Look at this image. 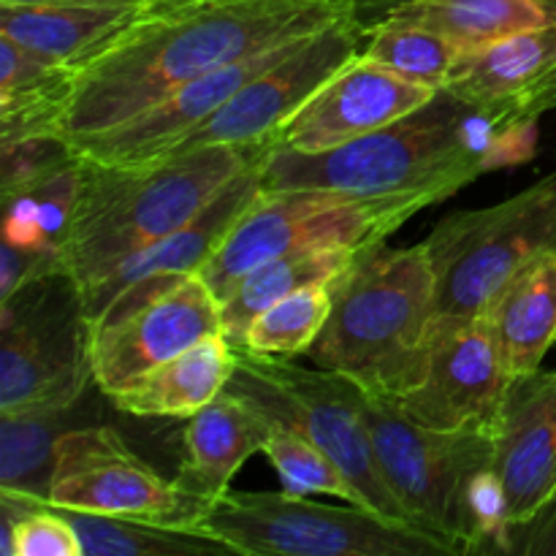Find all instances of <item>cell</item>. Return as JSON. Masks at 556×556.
<instances>
[{
  "label": "cell",
  "mask_w": 556,
  "mask_h": 556,
  "mask_svg": "<svg viewBox=\"0 0 556 556\" xmlns=\"http://www.w3.org/2000/svg\"><path fill=\"white\" fill-rule=\"evenodd\" d=\"M269 152L255 157L248 168L237 174L204 210L195 217H190L179 231L168 233L161 242L150 244L147 250L136 253L134 258L125 261L119 269H114L106 280L98 282L90 291L79 293L81 299V313H85L87 324L101 318L103 309L125 291V288L136 286L141 280H150V277H163V275H199L206 264H210L212 255L217 253V248L223 244V239L228 237V231L233 228V223L242 217V212L253 204L255 195L261 193V172H264V163Z\"/></svg>",
  "instance_id": "obj_18"
},
{
  "label": "cell",
  "mask_w": 556,
  "mask_h": 556,
  "mask_svg": "<svg viewBox=\"0 0 556 556\" xmlns=\"http://www.w3.org/2000/svg\"><path fill=\"white\" fill-rule=\"evenodd\" d=\"M74 157V147L60 136H27V139L0 144V193L38 182Z\"/></svg>",
  "instance_id": "obj_31"
},
{
  "label": "cell",
  "mask_w": 556,
  "mask_h": 556,
  "mask_svg": "<svg viewBox=\"0 0 556 556\" xmlns=\"http://www.w3.org/2000/svg\"><path fill=\"white\" fill-rule=\"evenodd\" d=\"M60 253H36V250H22L14 244H0V304L9 302L16 291H22L30 282L41 277L58 275Z\"/></svg>",
  "instance_id": "obj_32"
},
{
  "label": "cell",
  "mask_w": 556,
  "mask_h": 556,
  "mask_svg": "<svg viewBox=\"0 0 556 556\" xmlns=\"http://www.w3.org/2000/svg\"><path fill=\"white\" fill-rule=\"evenodd\" d=\"M74 407L0 413V489L47 500L60 440L76 429Z\"/></svg>",
  "instance_id": "obj_24"
},
{
  "label": "cell",
  "mask_w": 556,
  "mask_h": 556,
  "mask_svg": "<svg viewBox=\"0 0 556 556\" xmlns=\"http://www.w3.org/2000/svg\"><path fill=\"white\" fill-rule=\"evenodd\" d=\"M261 454L271 462L286 492L331 494V497H340L345 503L369 510L367 500L358 492L356 483L337 467V462L329 454H324L318 445L309 443L296 429L275 421Z\"/></svg>",
  "instance_id": "obj_29"
},
{
  "label": "cell",
  "mask_w": 556,
  "mask_h": 556,
  "mask_svg": "<svg viewBox=\"0 0 556 556\" xmlns=\"http://www.w3.org/2000/svg\"><path fill=\"white\" fill-rule=\"evenodd\" d=\"M271 421L244 396L223 389L210 405L188 418L182 443L185 459L174 476L182 492L215 503L231 492V481L244 462L264 451Z\"/></svg>",
  "instance_id": "obj_19"
},
{
  "label": "cell",
  "mask_w": 556,
  "mask_h": 556,
  "mask_svg": "<svg viewBox=\"0 0 556 556\" xmlns=\"http://www.w3.org/2000/svg\"><path fill=\"white\" fill-rule=\"evenodd\" d=\"M79 155L38 182L3 193V242L36 253H60L76 195H79Z\"/></svg>",
  "instance_id": "obj_26"
},
{
  "label": "cell",
  "mask_w": 556,
  "mask_h": 556,
  "mask_svg": "<svg viewBox=\"0 0 556 556\" xmlns=\"http://www.w3.org/2000/svg\"><path fill=\"white\" fill-rule=\"evenodd\" d=\"M271 147L206 144L139 166L81 163L79 195L60 242L63 275L85 293L150 244L179 231Z\"/></svg>",
  "instance_id": "obj_3"
},
{
  "label": "cell",
  "mask_w": 556,
  "mask_h": 556,
  "mask_svg": "<svg viewBox=\"0 0 556 556\" xmlns=\"http://www.w3.org/2000/svg\"><path fill=\"white\" fill-rule=\"evenodd\" d=\"M367 38L369 20L362 9L309 33L286 58L250 79L206 123L190 130L168 155L206 144H228L239 150L269 147L288 119L315 96V90L364 52Z\"/></svg>",
  "instance_id": "obj_13"
},
{
  "label": "cell",
  "mask_w": 556,
  "mask_h": 556,
  "mask_svg": "<svg viewBox=\"0 0 556 556\" xmlns=\"http://www.w3.org/2000/svg\"><path fill=\"white\" fill-rule=\"evenodd\" d=\"M210 334H223L220 302L199 275L136 282L87 324L92 383L103 396L119 394Z\"/></svg>",
  "instance_id": "obj_11"
},
{
  "label": "cell",
  "mask_w": 556,
  "mask_h": 556,
  "mask_svg": "<svg viewBox=\"0 0 556 556\" xmlns=\"http://www.w3.org/2000/svg\"><path fill=\"white\" fill-rule=\"evenodd\" d=\"M364 250V248H362ZM356 248H315V250H293L266 264L255 266L253 271L237 282L226 302L220 304L223 337L231 345H244L250 324L271 307L280 299L315 286V282H334L345 275L356 255Z\"/></svg>",
  "instance_id": "obj_23"
},
{
  "label": "cell",
  "mask_w": 556,
  "mask_h": 556,
  "mask_svg": "<svg viewBox=\"0 0 556 556\" xmlns=\"http://www.w3.org/2000/svg\"><path fill=\"white\" fill-rule=\"evenodd\" d=\"M331 313V282H315L266 307L250 324L244 345L269 356H307Z\"/></svg>",
  "instance_id": "obj_28"
},
{
  "label": "cell",
  "mask_w": 556,
  "mask_h": 556,
  "mask_svg": "<svg viewBox=\"0 0 556 556\" xmlns=\"http://www.w3.org/2000/svg\"><path fill=\"white\" fill-rule=\"evenodd\" d=\"M87 386V320L63 271L0 304V413L74 407Z\"/></svg>",
  "instance_id": "obj_10"
},
{
  "label": "cell",
  "mask_w": 556,
  "mask_h": 556,
  "mask_svg": "<svg viewBox=\"0 0 556 556\" xmlns=\"http://www.w3.org/2000/svg\"><path fill=\"white\" fill-rule=\"evenodd\" d=\"M233 375L226 389L253 402L271 421L302 432L356 483L369 510L413 527L386 486L362 413V389L329 369H307L293 356L255 353L233 345ZM418 530V527H416Z\"/></svg>",
  "instance_id": "obj_7"
},
{
  "label": "cell",
  "mask_w": 556,
  "mask_h": 556,
  "mask_svg": "<svg viewBox=\"0 0 556 556\" xmlns=\"http://www.w3.org/2000/svg\"><path fill=\"white\" fill-rule=\"evenodd\" d=\"M47 503L185 530H195L212 505L152 470L112 427L63 434Z\"/></svg>",
  "instance_id": "obj_12"
},
{
  "label": "cell",
  "mask_w": 556,
  "mask_h": 556,
  "mask_svg": "<svg viewBox=\"0 0 556 556\" xmlns=\"http://www.w3.org/2000/svg\"><path fill=\"white\" fill-rule=\"evenodd\" d=\"M424 248L434 271V345L476 320L521 266L556 253V172L486 210L451 212Z\"/></svg>",
  "instance_id": "obj_5"
},
{
  "label": "cell",
  "mask_w": 556,
  "mask_h": 556,
  "mask_svg": "<svg viewBox=\"0 0 556 556\" xmlns=\"http://www.w3.org/2000/svg\"><path fill=\"white\" fill-rule=\"evenodd\" d=\"M33 3H81V5H139L144 0H0V5H33Z\"/></svg>",
  "instance_id": "obj_33"
},
{
  "label": "cell",
  "mask_w": 556,
  "mask_h": 556,
  "mask_svg": "<svg viewBox=\"0 0 556 556\" xmlns=\"http://www.w3.org/2000/svg\"><path fill=\"white\" fill-rule=\"evenodd\" d=\"M358 9V0L141 3L76 65L49 136L74 141L128 123L210 71L296 41Z\"/></svg>",
  "instance_id": "obj_1"
},
{
  "label": "cell",
  "mask_w": 556,
  "mask_h": 556,
  "mask_svg": "<svg viewBox=\"0 0 556 556\" xmlns=\"http://www.w3.org/2000/svg\"><path fill=\"white\" fill-rule=\"evenodd\" d=\"M233 364L231 342L223 334H210L157 364L144 378L109 396V402L125 416L190 418L226 389Z\"/></svg>",
  "instance_id": "obj_21"
},
{
  "label": "cell",
  "mask_w": 556,
  "mask_h": 556,
  "mask_svg": "<svg viewBox=\"0 0 556 556\" xmlns=\"http://www.w3.org/2000/svg\"><path fill=\"white\" fill-rule=\"evenodd\" d=\"M445 90L500 125L538 123L556 109V22L462 52Z\"/></svg>",
  "instance_id": "obj_17"
},
{
  "label": "cell",
  "mask_w": 556,
  "mask_h": 556,
  "mask_svg": "<svg viewBox=\"0 0 556 556\" xmlns=\"http://www.w3.org/2000/svg\"><path fill=\"white\" fill-rule=\"evenodd\" d=\"M434 92V87L418 85L362 52L315 90L269 147L293 152L331 150L416 112Z\"/></svg>",
  "instance_id": "obj_15"
},
{
  "label": "cell",
  "mask_w": 556,
  "mask_h": 556,
  "mask_svg": "<svg viewBox=\"0 0 556 556\" xmlns=\"http://www.w3.org/2000/svg\"><path fill=\"white\" fill-rule=\"evenodd\" d=\"M139 5L33 3L0 5V36L47 58L79 65L119 30Z\"/></svg>",
  "instance_id": "obj_22"
},
{
  "label": "cell",
  "mask_w": 556,
  "mask_h": 556,
  "mask_svg": "<svg viewBox=\"0 0 556 556\" xmlns=\"http://www.w3.org/2000/svg\"><path fill=\"white\" fill-rule=\"evenodd\" d=\"M432 204L438 201L424 193L356 195L315 188H261L199 277L223 304L248 271L269 258L293 250L369 248L386 242Z\"/></svg>",
  "instance_id": "obj_6"
},
{
  "label": "cell",
  "mask_w": 556,
  "mask_h": 556,
  "mask_svg": "<svg viewBox=\"0 0 556 556\" xmlns=\"http://www.w3.org/2000/svg\"><path fill=\"white\" fill-rule=\"evenodd\" d=\"M60 508V505H58ZM74 525L81 556H223L237 554L228 543L185 527H163L123 516L60 508Z\"/></svg>",
  "instance_id": "obj_25"
},
{
  "label": "cell",
  "mask_w": 556,
  "mask_h": 556,
  "mask_svg": "<svg viewBox=\"0 0 556 556\" xmlns=\"http://www.w3.org/2000/svg\"><path fill=\"white\" fill-rule=\"evenodd\" d=\"M195 530L255 556H440L448 543L345 503L320 505L291 492H228Z\"/></svg>",
  "instance_id": "obj_8"
},
{
  "label": "cell",
  "mask_w": 556,
  "mask_h": 556,
  "mask_svg": "<svg viewBox=\"0 0 556 556\" xmlns=\"http://www.w3.org/2000/svg\"><path fill=\"white\" fill-rule=\"evenodd\" d=\"M147 5H179V3H210V0H144ZM378 3V0H358V5Z\"/></svg>",
  "instance_id": "obj_34"
},
{
  "label": "cell",
  "mask_w": 556,
  "mask_h": 556,
  "mask_svg": "<svg viewBox=\"0 0 556 556\" xmlns=\"http://www.w3.org/2000/svg\"><path fill=\"white\" fill-rule=\"evenodd\" d=\"M432 326L434 271L424 242L369 244L331 282V313L307 358L367 394L402 400L427 378Z\"/></svg>",
  "instance_id": "obj_4"
},
{
  "label": "cell",
  "mask_w": 556,
  "mask_h": 556,
  "mask_svg": "<svg viewBox=\"0 0 556 556\" xmlns=\"http://www.w3.org/2000/svg\"><path fill=\"white\" fill-rule=\"evenodd\" d=\"M510 380L486 313H481L434 342L424 383L396 402L432 429L494 432Z\"/></svg>",
  "instance_id": "obj_16"
},
{
  "label": "cell",
  "mask_w": 556,
  "mask_h": 556,
  "mask_svg": "<svg viewBox=\"0 0 556 556\" xmlns=\"http://www.w3.org/2000/svg\"><path fill=\"white\" fill-rule=\"evenodd\" d=\"M467 525L465 554H510L508 497L494 467L478 472L467 489Z\"/></svg>",
  "instance_id": "obj_30"
},
{
  "label": "cell",
  "mask_w": 556,
  "mask_h": 556,
  "mask_svg": "<svg viewBox=\"0 0 556 556\" xmlns=\"http://www.w3.org/2000/svg\"><path fill=\"white\" fill-rule=\"evenodd\" d=\"M483 313L510 378L541 369L556 345V253L521 266Z\"/></svg>",
  "instance_id": "obj_20"
},
{
  "label": "cell",
  "mask_w": 556,
  "mask_h": 556,
  "mask_svg": "<svg viewBox=\"0 0 556 556\" xmlns=\"http://www.w3.org/2000/svg\"><path fill=\"white\" fill-rule=\"evenodd\" d=\"M510 554H556V369L516 375L494 424Z\"/></svg>",
  "instance_id": "obj_14"
},
{
  "label": "cell",
  "mask_w": 556,
  "mask_h": 556,
  "mask_svg": "<svg viewBox=\"0 0 556 556\" xmlns=\"http://www.w3.org/2000/svg\"><path fill=\"white\" fill-rule=\"evenodd\" d=\"M505 128L440 87L416 112L348 144L324 152L269 150L261 188L424 193L440 204L494 172V147Z\"/></svg>",
  "instance_id": "obj_2"
},
{
  "label": "cell",
  "mask_w": 556,
  "mask_h": 556,
  "mask_svg": "<svg viewBox=\"0 0 556 556\" xmlns=\"http://www.w3.org/2000/svg\"><path fill=\"white\" fill-rule=\"evenodd\" d=\"M362 413L386 486L413 527L467 552V489L494 462L492 432H445L416 421L396 400L362 389Z\"/></svg>",
  "instance_id": "obj_9"
},
{
  "label": "cell",
  "mask_w": 556,
  "mask_h": 556,
  "mask_svg": "<svg viewBox=\"0 0 556 556\" xmlns=\"http://www.w3.org/2000/svg\"><path fill=\"white\" fill-rule=\"evenodd\" d=\"M364 54L418 85L440 90L462 52L440 33L413 22H369Z\"/></svg>",
  "instance_id": "obj_27"
}]
</instances>
